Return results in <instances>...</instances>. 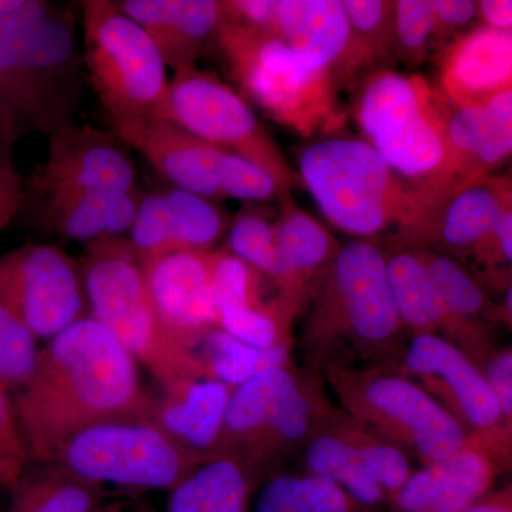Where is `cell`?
I'll return each mask as SVG.
<instances>
[{"instance_id": "obj_45", "label": "cell", "mask_w": 512, "mask_h": 512, "mask_svg": "<svg viewBox=\"0 0 512 512\" xmlns=\"http://www.w3.org/2000/svg\"><path fill=\"white\" fill-rule=\"evenodd\" d=\"M485 382L500 406L503 423L512 426V350L495 349L480 366Z\"/></svg>"}, {"instance_id": "obj_1", "label": "cell", "mask_w": 512, "mask_h": 512, "mask_svg": "<svg viewBox=\"0 0 512 512\" xmlns=\"http://www.w3.org/2000/svg\"><path fill=\"white\" fill-rule=\"evenodd\" d=\"M13 407L30 460L52 463L74 434L97 424L148 420L154 396L136 360L92 316H84L40 349Z\"/></svg>"}, {"instance_id": "obj_8", "label": "cell", "mask_w": 512, "mask_h": 512, "mask_svg": "<svg viewBox=\"0 0 512 512\" xmlns=\"http://www.w3.org/2000/svg\"><path fill=\"white\" fill-rule=\"evenodd\" d=\"M363 140L416 190L441 180L446 167L447 101L419 74L370 73L355 101Z\"/></svg>"}, {"instance_id": "obj_5", "label": "cell", "mask_w": 512, "mask_h": 512, "mask_svg": "<svg viewBox=\"0 0 512 512\" xmlns=\"http://www.w3.org/2000/svg\"><path fill=\"white\" fill-rule=\"evenodd\" d=\"M242 92L269 119L303 137L342 126L339 84L329 67L279 37L222 18L217 42Z\"/></svg>"}, {"instance_id": "obj_20", "label": "cell", "mask_w": 512, "mask_h": 512, "mask_svg": "<svg viewBox=\"0 0 512 512\" xmlns=\"http://www.w3.org/2000/svg\"><path fill=\"white\" fill-rule=\"evenodd\" d=\"M511 89L512 32L480 26L439 55L437 90L453 106H481Z\"/></svg>"}, {"instance_id": "obj_39", "label": "cell", "mask_w": 512, "mask_h": 512, "mask_svg": "<svg viewBox=\"0 0 512 512\" xmlns=\"http://www.w3.org/2000/svg\"><path fill=\"white\" fill-rule=\"evenodd\" d=\"M396 55L409 67L426 62L434 53V5L431 0L394 2Z\"/></svg>"}, {"instance_id": "obj_16", "label": "cell", "mask_w": 512, "mask_h": 512, "mask_svg": "<svg viewBox=\"0 0 512 512\" xmlns=\"http://www.w3.org/2000/svg\"><path fill=\"white\" fill-rule=\"evenodd\" d=\"M136 187L126 144L106 131L72 124L49 137L45 163L25 181V201L57 192L123 194Z\"/></svg>"}, {"instance_id": "obj_50", "label": "cell", "mask_w": 512, "mask_h": 512, "mask_svg": "<svg viewBox=\"0 0 512 512\" xmlns=\"http://www.w3.org/2000/svg\"><path fill=\"white\" fill-rule=\"evenodd\" d=\"M23 0H0V15L10 12V10L19 8Z\"/></svg>"}, {"instance_id": "obj_11", "label": "cell", "mask_w": 512, "mask_h": 512, "mask_svg": "<svg viewBox=\"0 0 512 512\" xmlns=\"http://www.w3.org/2000/svg\"><path fill=\"white\" fill-rule=\"evenodd\" d=\"M205 461L151 421L121 420L74 434L52 463L93 483L171 493Z\"/></svg>"}, {"instance_id": "obj_29", "label": "cell", "mask_w": 512, "mask_h": 512, "mask_svg": "<svg viewBox=\"0 0 512 512\" xmlns=\"http://www.w3.org/2000/svg\"><path fill=\"white\" fill-rule=\"evenodd\" d=\"M384 255L387 282L404 330L413 336H440L443 311L420 256L403 247L390 248Z\"/></svg>"}, {"instance_id": "obj_6", "label": "cell", "mask_w": 512, "mask_h": 512, "mask_svg": "<svg viewBox=\"0 0 512 512\" xmlns=\"http://www.w3.org/2000/svg\"><path fill=\"white\" fill-rule=\"evenodd\" d=\"M319 373L295 363L265 370L232 390L218 456L235 458L261 480L312 436L330 402Z\"/></svg>"}, {"instance_id": "obj_9", "label": "cell", "mask_w": 512, "mask_h": 512, "mask_svg": "<svg viewBox=\"0 0 512 512\" xmlns=\"http://www.w3.org/2000/svg\"><path fill=\"white\" fill-rule=\"evenodd\" d=\"M299 178L335 227L375 241L409 217L413 192L363 138L333 137L302 151Z\"/></svg>"}, {"instance_id": "obj_12", "label": "cell", "mask_w": 512, "mask_h": 512, "mask_svg": "<svg viewBox=\"0 0 512 512\" xmlns=\"http://www.w3.org/2000/svg\"><path fill=\"white\" fill-rule=\"evenodd\" d=\"M170 119L194 136L258 165L281 192L302 185L244 97L215 74L197 66L175 73L170 82Z\"/></svg>"}, {"instance_id": "obj_22", "label": "cell", "mask_w": 512, "mask_h": 512, "mask_svg": "<svg viewBox=\"0 0 512 512\" xmlns=\"http://www.w3.org/2000/svg\"><path fill=\"white\" fill-rule=\"evenodd\" d=\"M136 148L151 167L174 188L208 198H224L218 170L224 148L208 143L178 126L173 120H156L130 128L116 136Z\"/></svg>"}, {"instance_id": "obj_18", "label": "cell", "mask_w": 512, "mask_h": 512, "mask_svg": "<svg viewBox=\"0 0 512 512\" xmlns=\"http://www.w3.org/2000/svg\"><path fill=\"white\" fill-rule=\"evenodd\" d=\"M264 275L225 248L211 254V295L218 329L256 348L291 345L298 318L279 296L266 298Z\"/></svg>"}, {"instance_id": "obj_35", "label": "cell", "mask_w": 512, "mask_h": 512, "mask_svg": "<svg viewBox=\"0 0 512 512\" xmlns=\"http://www.w3.org/2000/svg\"><path fill=\"white\" fill-rule=\"evenodd\" d=\"M339 485L309 474H274L266 478L254 512H363Z\"/></svg>"}, {"instance_id": "obj_27", "label": "cell", "mask_w": 512, "mask_h": 512, "mask_svg": "<svg viewBox=\"0 0 512 512\" xmlns=\"http://www.w3.org/2000/svg\"><path fill=\"white\" fill-rule=\"evenodd\" d=\"M106 497L104 485L62 464L36 463L9 485L6 512H96Z\"/></svg>"}, {"instance_id": "obj_40", "label": "cell", "mask_w": 512, "mask_h": 512, "mask_svg": "<svg viewBox=\"0 0 512 512\" xmlns=\"http://www.w3.org/2000/svg\"><path fill=\"white\" fill-rule=\"evenodd\" d=\"M487 127L473 165L474 180L493 174L498 165L511 156L512 150V89L485 103Z\"/></svg>"}, {"instance_id": "obj_47", "label": "cell", "mask_w": 512, "mask_h": 512, "mask_svg": "<svg viewBox=\"0 0 512 512\" xmlns=\"http://www.w3.org/2000/svg\"><path fill=\"white\" fill-rule=\"evenodd\" d=\"M23 202H25V183L0 190V232L8 227L15 215L22 210Z\"/></svg>"}, {"instance_id": "obj_2", "label": "cell", "mask_w": 512, "mask_h": 512, "mask_svg": "<svg viewBox=\"0 0 512 512\" xmlns=\"http://www.w3.org/2000/svg\"><path fill=\"white\" fill-rule=\"evenodd\" d=\"M87 80L73 16L45 0L0 15V131L10 144L74 124Z\"/></svg>"}, {"instance_id": "obj_33", "label": "cell", "mask_w": 512, "mask_h": 512, "mask_svg": "<svg viewBox=\"0 0 512 512\" xmlns=\"http://www.w3.org/2000/svg\"><path fill=\"white\" fill-rule=\"evenodd\" d=\"M291 352V345L256 348L221 329L208 332L198 348L207 379L232 387L248 382L265 370L289 365Z\"/></svg>"}, {"instance_id": "obj_43", "label": "cell", "mask_w": 512, "mask_h": 512, "mask_svg": "<svg viewBox=\"0 0 512 512\" xmlns=\"http://www.w3.org/2000/svg\"><path fill=\"white\" fill-rule=\"evenodd\" d=\"M434 55L439 56L463 35V30L477 18V2L471 0H434Z\"/></svg>"}, {"instance_id": "obj_51", "label": "cell", "mask_w": 512, "mask_h": 512, "mask_svg": "<svg viewBox=\"0 0 512 512\" xmlns=\"http://www.w3.org/2000/svg\"><path fill=\"white\" fill-rule=\"evenodd\" d=\"M9 485L0 481V512H6L8 508Z\"/></svg>"}, {"instance_id": "obj_3", "label": "cell", "mask_w": 512, "mask_h": 512, "mask_svg": "<svg viewBox=\"0 0 512 512\" xmlns=\"http://www.w3.org/2000/svg\"><path fill=\"white\" fill-rule=\"evenodd\" d=\"M302 349L313 372L328 366L394 369L403 355L404 328L386 274V255L375 241L340 247L313 282Z\"/></svg>"}, {"instance_id": "obj_10", "label": "cell", "mask_w": 512, "mask_h": 512, "mask_svg": "<svg viewBox=\"0 0 512 512\" xmlns=\"http://www.w3.org/2000/svg\"><path fill=\"white\" fill-rule=\"evenodd\" d=\"M340 406L423 466L466 444L467 430L430 394L386 366H328L322 370Z\"/></svg>"}, {"instance_id": "obj_37", "label": "cell", "mask_w": 512, "mask_h": 512, "mask_svg": "<svg viewBox=\"0 0 512 512\" xmlns=\"http://www.w3.org/2000/svg\"><path fill=\"white\" fill-rule=\"evenodd\" d=\"M343 6L353 43L366 69H390V64L397 60L394 2L345 0Z\"/></svg>"}, {"instance_id": "obj_30", "label": "cell", "mask_w": 512, "mask_h": 512, "mask_svg": "<svg viewBox=\"0 0 512 512\" xmlns=\"http://www.w3.org/2000/svg\"><path fill=\"white\" fill-rule=\"evenodd\" d=\"M305 474L332 481L366 510L387 503L383 488L355 451L335 434L316 426L303 444Z\"/></svg>"}, {"instance_id": "obj_21", "label": "cell", "mask_w": 512, "mask_h": 512, "mask_svg": "<svg viewBox=\"0 0 512 512\" xmlns=\"http://www.w3.org/2000/svg\"><path fill=\"white\" fill-rule=\"evenodd\" d=\"M420 256L443 311L440 336L453 343L474 363L483 365L494 352L493 333L487 320H495V306L480 282L450 255L414 249Z\"/></svg>"}, {"instance_id": "obj_36", "label": "cell", "mask_w": 512, "mask_h": 512, "mask_svg": "<svg viewBox=\"0 0 512 512\" xmlns=\"http://www.w3.org/2000/svg\"><path fill=\"white\" fill-rule=\"evenodd\" d=\"M113 195L57 192L35 201L39 202L40 221L45 227L62 237L89 244L109 237V210Z\"/></svg>"}, {"instance_id": "obj_44", "label": "cell", "mask_w": 512, "mask_h": 512, "mask_svg": "<svg viewBox=\"0 0 512 512\" xmlns=\"http://www.w3.org/2000/svg\"><path fill=\"white\" fill-rule=\"evenodd\" d=\"M221 8L222 18L227 22L276 36L278 0H225Z\"/></svg>"}, {"instance_id": "obj_49", "label": "cell", "mask_w": 512, "mask_h": 512, "mask_svg": "<svg viewBox=\"0 0 512 512\" xmlns=\"http://www.w3.org/2000/svg\"><path fill=\"white\" fill-rule=\"evenodd\" d=\"M96 512H154L148 501L138 497L117 498L104 501Z\"/></svg>"}, {"instance_id": "obj_15", "label": "cell", "mask_w": 512, "mask_h": 512, "mask_svg": "<svg viewBox=\"0 0 512 512\" xmlns=\"http://www.w3.org/2000/svg\"><path fill=\"white\" fill-rule=\"evenodd\" d=\"M0 279L36 339H52L84 318L80 264L55 245H25L0 256Z\"/></svg>"}, {"instance_id": "obj_24", "label": "cell", "mask_w": 512, "mask_h": 512, "mask_svg": "<svg viewBox=\"0 0 512 512\" xmlns=\"http://www.w3.org/2000/svg\"><path fill=\"white\" fill-rule=\"evenodd\" d=\"M276 37L329 67L339 87L366 69L340 0H278Z\"/></svg>"}, {"instance_id": "obj_19", "label": "cell", "mask_w": 512, "mask_h": 512, "mask_svg": "<svg viewBox=\"0 0 512 512\" xmlns=\"http://www.w3.org/2000/svg\"><path fill=\"white\" fill-rule=\"evenodd\" d=\"M210 252L178 251L141 261L157 311L188 349L218 329L211 295Z\"/></svg>"}, {"instance_id": "obj_41", "label": "cell", "mask_w": 512, "mask_h": 512, "mask_svg": "<svg viewBox=\"0 0 512 512\" xmlns=\"http://www.w3.org/2000/svg\"><path fill=\"white\" fill-rule=\"evenodd\" d=\"M222 197L237 200L266 202L278 200L281 190L274 178L251 161L234 153L225 154L218 170Z\"/></svg>"}, {"instance_id": "obj_46", "label": "cell", "mask_w": 512, "mask_h": 512, "mask_svg": "<svg viewBox=\"0 0 512 512\" xmlns=\"http://www.w3.org/2000/svg\"><path fill=\"white\" fill-rule=\"evenodd\" d=\"M477 18L483 20L487 28L511 32L512 2L511 0H481L477 2Z\"/></svg>"}, {"instance_id": "obj_17", "label": "cell", "mask_w": 512, "mask_h": 512, "mask_svg": "<svg viewBox=\"0 0 512 512\" xmlns=\"http://www.w3.org/2000/svg\"><path fill=\"white\" fill-rule=\"evenodd\" d=\"M394 370L419 384L467 433L503 423L481 370L439 335L413 336Z\"/></svg>"}, {"instance_id": "obj_7", "label": "cell", "mask_w": 512, "mask_h": 512, "mask_svg": "<svg viewBox=\"0 0 512 512\" xmlns=\"http://www.w3.org/2000/svg\"><path fill=\"white\" fill-rule=\"evenodd\" d=\"M84 67L114 136L170 119L167 66L136 22L109 0L83 2Z\"/></svg>"}, {"instance_id": "obj_13", "label": "cell", "mask_w": 512, "mask_h": 512, "mask_svg": "<svg viewBox=\"0 0 512 512\" xmlns=\"http://www.w3.org/2000/svg\"><path fill=\"white\" fill-rule=\"evenodd\" d=\"M511 446L510 424L473 431L456 453L413 471L390 498L392 512L466 511L510 473Z\"/></svg>"}, {"instance_id": "obj_38", "label": "cell", "mask_w": 512, "mask_h": 512, "mask_svg": "<svg viewBox=\"0 0 512 512\" xmlns=\"http://www.w3.org/2000/svg\"><path fill=\"white\" fill-rule=\"evenodd\" d=\"M40 349L37 339L0 279V389L16 393L35 372Z\"/></svg>"}, {"instance_id": "obj_48", "label": "cell", "mask_w": 512, "mask_h": 512, "mask_svg": "<svg viewBox=\"0 0 512 512\" xmlns=\"http://www.w3.org/2000/svg\"><path fill=\"white\" fill-rule=\"evenodd\" d=\"M464 512H512V485L490 491Z\"/></svg>"}, {"instance_id": "obj_32", "label": "cell", "mask_w": 512, "mask_h": 512, "mask_svg": "<svg viewBox=\"0 0 512 512\" xmlns=\"http://www.w3.org/2000/svg\"><path fill=\"white\" fill-rule=\"evenodd\" d=\"M227 251L265 276L282 301L296 315H301L305 305L293 292L279 254L275 225L255 211L239 212L228 232Z\"/></svg>"}, {"instance_id": "obj_28", "label": "cell", "mask_w": 512, "mask_h": 512, "mask_svg": "<svg viewBox=\"0 0 512 512\" xmlns=\"http://www.w3.org/2000/svg\"><path fill=\"white\" fill-rule=\"evenodd\" d=\"M258 483L259 478L235 458H211L171 491L167 512H251Z\"/></svg>"}, {"instance_id": "obj_25", "label": "cell", "mask_w": 512, "mask_h": 512, "mask_svg": "<svg viewBox=\"0 0 512 512\" xmlns=\"http://www.w3.org/2000/svg\"><path fill=\"white\" fill-rule=\"evenodd\" d=\"M235 387L218 380H184L154 396L151 423L192 453L218 457L228 400Z\"/></svg>"}, {"instance_id": "obj_14", "label": "cell", "mask_w": 512, "mask_h": 512, "mask_svg": "<svg viewBox=\"0 0 512 512\" xmlns=\"http://www.w3.org/2000/svg\"><path fill=\"white\" fill-rule=\"evenodd\" d=\"M511 207V178L493 175L431 197L413 195L409 217L396 229L394 247L470 255Z\"/></svg>"}, {"instance_id": "obj_26", "label": "cell", "mask_w": 512, "mask_h": 512, "mask_svg": "<svg viewBox=\"0 0 512 512\" xmlns=\"http://www.w3.org/2000/svg\"><path fill=\"white\" fill-rule=\"evenodd\" d=\"M279 217L275 232L286 274L303 305H308L313 282L338 255L342 245L320 222L301 210L292 191L279 194Z\"/></svg>"}, {"instance_id": "obj_23", "label": "cell", "mask_w": 512, "mask_h": 512, "mask_svg": "<svg viewBox=\"0 0 512 512\" xmlns=\"http://www.w3.org/2000/svg\"><path fill=\"white\" fill-rule=\"evenodd\" d=\"M117 8L136 22L174 73L194 67L222 23L217 0H123Z\"/></svg>"}, {"instance_id": "obj_42", "label": "cell", "mask_w": 512, "mask_h": 512, "mask_svg": "<svg viewBox=\"0 0 512 512\" xmlns=\"http://www.w3.org/2000/svg\"><path fill=\"white\" fill-rule=\"evenodd\" d=\"M29 461L10 394L0 389V481L6 485L15 483Z\"/></svg>"}, {"instance_id": "obj_52", "label": "cell", "mask_w": 512, "mask_h": 512, "mask_svg": "<svg viewBox=\"0 0 512 512\" xmlns=\"http://www.w3.org/2000/svg\"><path fill=\"white\" fill-rule=\"evenodd\" d=\"M12 144L9 143L8 138L5 137V134L0 131V150H6V148H12Z\"/></svg>"}, {"instance_id": "obj_31", "label": "cell", "mask_w": 512, "mask_h": 512, "mask_svg": "<svg viewBox=\"0 0 512 512\" xmlns=\"http://www.w3.org/2000/svg\"><path fill=\"white\" fill-rule=\"evenodd\" d=\"M318 426L335 434L362 458L387 495V503L413 473L410 456L362 421L332 402L320 414Z\"/></svg>"}, {"instance_id": "obj_34", "label": "cell", "mask_w": 512, "mask_h": 512, "mask_svg": "<svg viewBox=\"0 0 512 512\" xmlns=\"http://www.w3.org/2000/svg\"><path fill=\"white\" fill-rule=\"evenodd\" d=\"M160 191L167 215L170 251H214L227 232L224 212L208 198L180 188Z\"/></svg>"}, {"instance_id": "obj_4", "label": "cell", "mask_w": 512, "mask_h": 512, "mask_svg": "<svg viewBox=\"0 0 512 512\" xmlns=\"http://www.w3.org/2000/svg\"><path fill=\"white\" fill-rule=\"evenodd\" d=\"M80 268L92 318L150 370L161 389L184 380L207 379L198 353L174 335L157 311L130 239L89 242Z\"/></svg>"}]
</instances>
